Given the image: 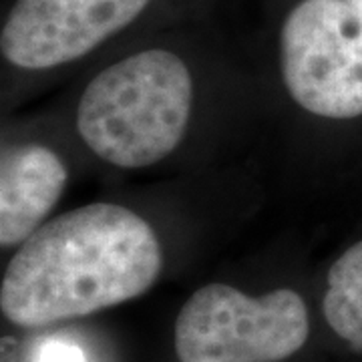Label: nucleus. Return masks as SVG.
I'll return each mask as SVG.
<instances>
[{
  "label": "nucleus",
  "mask_w": 362,
  "mask_h": 362,
  "mask_svg": "<svg viewBox=\"0 0 362 362\" xmlns=\"http://www.w3.org/2000/svg\"><path fill=\"white\" fill-rule=\"evenodd\" d=\"M310 332L304 300L292 290L252 298L228 284H207L175 320L181 362H280L296 354Z\"/></svg>",
  "instance_id": "7ed1b4c3"
},
{
  "label": "nucleus",
  "mask_w": 362,
  "mask_h": 362,
  "mask_svg": "<svg viewBox=\"0 0 362 362\" xmlns=\"http://www.w3.org/2000/svg\"><path fill=\"white\" fill-rule=\"evenodd\" d=\"M35 362H85V354L77 344L63 340H47L37 352Z\"/></svg>",
  "instance_id": "6e6552de"
},
{
  "label": "nucleus",
  "mask_w": 362,
  "mask_h": 362,
  "mask_svg": "<svg viewBox=\"0 0 362 362\" xmlns=\"http://www.w3.org/2000/svg\"><path fill=\"white\" fill-rule=\"evenodd\" d=\"M346 2H350L352 6H356L358 11H362V0H346Z\"/></svg>",
  "instance_id": "1a4fd4ad"
},
{
  "label": "nucleus",
  "mask_w": 362,
  "mask_h": 362,
  "mask_svg": "<svg viewBox=\"0 0 362 362\" xmlns=\"http://www.w3.org/2000/svg\"><path fill=\"white\" fill-rule=\"evenodd\" d=\"M324 316L354 350H362V242L350 246L328 272Z\"/></svg>",
  "instance_id": "0eeeda50"
},
{
  "label": "nucleus",
  "mask_w": 362,
  "mask_h": 362,
  "mask_svg": "<svg viewBox=\"0 0 362 362\" xmlns=\"http://www.w3.org/2000/svg\"><path fill=\"white\" fill-rule=\"evenodd\" d=\"M192 97V75L180 54L145 49L90 81L78 101L77 129L105 161L147 168L180 145Z\"/></svg>",
  "instance_id": "f03ea898"
},
{
  "label": "nucleus",
  "mask_w": 362,
  "mask_h": 362,
  "mask_svg": "<svg viewBox=\"0 0 362 362\" xmlns=\"http://www.w3.org/2000/svg\"><path fill=\"white\" fill-rule=\"evenodd\" d=\"M153 0H14L0 33L2 57L42 71L87 57L129 28Z\"/></svg>",
  "instance_id": "39448f33"
},
{
  "label": "nucleus",
  "mask_w": 362,
  "mask_h": 362,
  "mask_svg": "<svg viewBox=\"0 0 362 362\" xmlns=\"http://www.w3.org/2000/svg\"><path fill=\"white\" fill-rule=\"evenodd\" d=\"M292 99L328 119L362 115V11L346 0H298L280 25Z\"/></svg>",
  "instance_id": "20e7f679"
},
{
  "label": "nucleus",
  "mask_w": 362,
  "mask_h": 362,
  "mask_svg": "<svg viewBox=\"0 0 362 362\" xmlns=\"http://www.w3.org/2000/svg\"><path fill=\"white\" fill-rule=\"evenodd\" d=\"M163 252L153 228L117 204H90L42 223L8 262L2 314L37 328L81 318L141 296Z\"/></svg>",
  "instance_id": "f257e3e1"
},
{
  "label": "nucleus",
  "mask_w": 362,
  "mask_h": 362,
  "mask_svg": "<svg viewBox=\"0 0 362 362\" xmlns=\"http://www.w3.org/2000/svg\"><path fill=\"white\" fill-rule=\"evenodd\" d=\"M66 185V168L42 145L4 149L0 163V244H23L40 228Z\"/></svg>",
  "instance_id": "423d86ee"
}]
</instances>
